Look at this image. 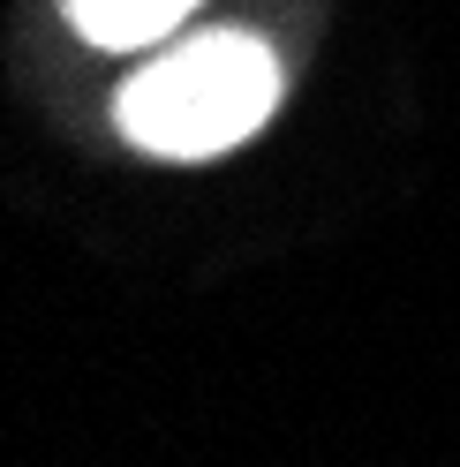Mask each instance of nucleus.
I'll return each instance as SVG.
<instances>
[{"instance_id":"nucleus-2","label":"nucleus","mask_w":460,"mask_h":467,"mask_svg":"<svg viewBox=\"0 0 460 467\" xmlns=\"http://www.w3.org/2000/svg\"><path fill=\"white\" fill-rule=\"evenodd\" d=\"M204 0H61V16L76 23L83 46L129 53V46H159L174 23H189Z\"/></svg>"},{"instance_id":"nucleus-1","label":"nucleus","mask_w":460,"mask_h":467,"mask_svg":"<svg viewBox=\"0 0 460 467\" xmlns=\"http://www.w3.org/2000/svg\"><path fill=\"white\" fill-rule=\"evenodd\" d=\"M279 53L249 31H204L166 46L143 61L121 99H113V129L152 159H219L249 143L279 106Z\"/></svg>"}]
</instances>
